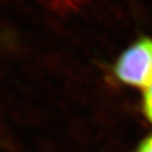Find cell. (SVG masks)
Returning <instances> with one entry per match:
<instances>
[{
  "mask_svg": "<svg viewBox=\"0 0 152 152\" xmlns=\"http://www.w3.org/2000/svg\"><path fill=\"white\" fill-rule=\"evenodd\" d=\"M118 79L135 87L152 84V39H140L120 56L115 65Z\"/></svg>",
  "mask_w": 152,
  "mask_h": 152,
  "instance_id": "obj_1",
  "label": "cell"
},
{
  "mask_svg": "<svg viewBox=\"0 0 152 152\" xmlns=\"http://www.w3.org/2000/svg\"><path fill=\"white\" fill-rule=\"evenodd\" d=\"M143 113L146 115L147 120L152 124V84L147 87L143 95V102H142Z\"/></svg>",
  "mask_w": 152,
  "mask_h": 152,
  "instance_id": "obj_2",
  "label": "cell"
},
{
  "mask_svg": "<svg viewBox=\"0 0 152 152\" xmlns=\"http://www.w3.org/2000/svg\"><path fill=\"white\" fill-rule=\"evenodd\" d=\"M136 152H152V134L141 142Z\"/></svg>",
  "mask_w": 152,
  "mask_h": 152,
  "instance_id": "obj_3",
  "label": "cell"
}]
</instances>
